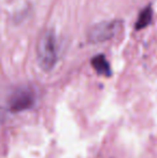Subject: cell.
<instances>
[{"instance_id": "obj_1", "label": "cell", "mask_w": 157, "mask_h": 158, "mask_svg": "<svg viewBox=\"0 0 157 158\" xmlns=\"http://www.w3.org/2000/svg\"><path fill=\"white\" fill-rule=\"evenodd\" d=\"M37 59L43 71H50L57 61V48L55 33L52 30H44L37 42Z\"/></svg>"}, {"instance_id": "obj_2", "label": "cell", "mask_w": 157, "mask_h": 158, "mask_svg": "<svg viewBox=\"0 0 157 158\" xmlns=\"http://www.w3.org/2000/svg\"><path fill=\"white\" fill-rule=\"evenodd\" d=\"M122 28V23L118 21L103 22L93 26L88 31V40L90 42H103L111 39Z\"/></svg>"}, {"instance_id": "obj_3", "label": "cell", "mask_w": 157, "mask_h": 158, "mask_svg": "<svg viewBox=\"0 0 157 158\" xmlns=\"http://www.w3.org/2000/svg\"><path fill=\"white\" fill-rule=\"evenodd\" d=\"M35 102L34 94L29 89H17L10 98V106L12 111L19 112L32 106Z\"/></svg>"}, {"instance_id": "obj_4", "label": "cell", "mask_w": 157, "mask_h": 158, "mask_svg": "<svg viewBox=\"0 0 157 158\" xmlns=\"http://www.w3.org/2000/svg\"><path fill=\"white\" fill-rule=\"evenodd\" d=\"M92 64L98 74L109 77L111 74V68L107 58L103 55H97L92 59Z\"/></svg>"}, {"instance_id": "obj_5", "label": "cell", "mask_w": 157, "mask_h": 158, "mask_svg": "<svg viewBox=\"0 0 157 158\" xmlns=\"http://www.w3.org/2000/svg\"><path fill=\"white\" fill-rule=\"evenodd\" d=\"M152 16H153V11H152V9L150 6H147L145 9H143L140 12L138 19L136 22V29L140 30L145 28L147 26H149L152 21Z\"/></svg>"}, {"instance_id": "obj_6", "label": "cell", "mask_w": 157, "mask_h": 158, "mask_svg": "<svg viewBox=\"0 0 157 158\" xmlns=\"http://www.w3.org/2000/svg\"><path fill=\"white\" fill-rule=\"evenodd\" d=\"M6 116H8V112L4 108L0 106V125L4 123V121L6 119Z\"/></svg>"}]
</instances>
